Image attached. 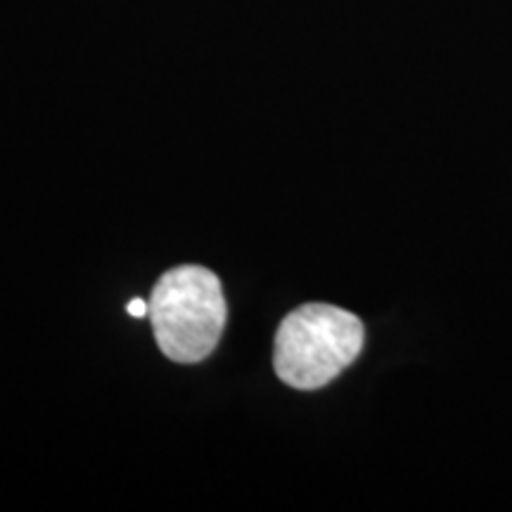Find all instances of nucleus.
<instances>
[{"label": "nucleus", "instance_id": "obj_1", "mask_svg": "<svg viewBox=\"0 0 512 512\" xmlns=\"http://www.w3.org/2000/svg\"><path fill=\"white\" fill-rule=\"evenodd\" d=\"M361 318L330 304H306L287 313L275 332V375L294 389H320L356 361L363 349Z\"/></svg>", "mask_w": 512, "mask_h": 512}, {"label": "nucleus", "instance_id": "obj_2", "mask_svg": "<svg viewBox=\"0 0 512 512\" xmlns=\"http://www.w3.org/2000/svg\"><path fill=\"white\" fill-rule=\"evenodd\" d=\"M221 280L204 266H178L157 280L150 297V320L166 358L200 363L219 344L226 328Z\"/></svg>", "mask_w": 512, "mask_h": 512}, {"label": "nucleus", "instance_id": "obj_3", "mask_svg": "<svg viewBox=\"0 0 512 512\" xmlns=\"http://www.w3.org/2000/svg\"><path fill=\"white\" fill-rule=\"evenodd\" d=\"M128 313H131L133 318L150 316V302H145V299H133V302H128Z\"/></svg>", "mask_w": 512, "mask_h": 512}]
</instances>
